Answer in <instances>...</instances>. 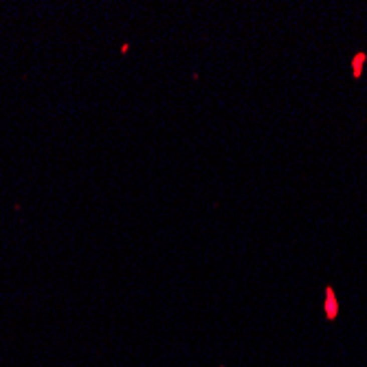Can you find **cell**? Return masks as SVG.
<instances>
[{"label": "cell", "instance_id": "6da1fadb", "mask_svg": "<svg viewBox=\"0 0 367 367\" xmlns=\"http://www.w3.org/2000/svg\"><path fill=\"white\" fill-rule=\"evenodd\" d=\"M365 60H367L365 53H356V55H354V60H352V75H354V79H360V71H363Z\"/></svg>", "mask_w": 367, "mask_h": 367}, {"label": "cell", "instance_id": "7a4b0ae2", "mask_svg": "<svg viewBox=\"0 0 367 367\" xmlns=\"http://www.w3.org/2000/svg\"><path fill=\"white\" fill-rule=\"evenodd\" d=\"M325 292H328V317L332 319V317H336V297L332 288H328Z\"/></svg>", "mask_w": 367, "mask_h": 367}]
</instances>
